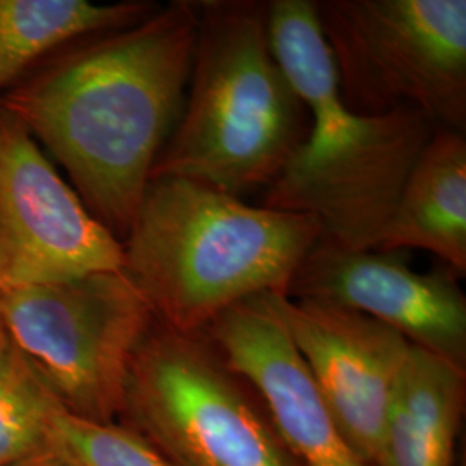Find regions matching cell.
Returning a JSON list of instances; mask_svg holds the SVG:
<instances>
[{"label": "cell", "mask_w": 466, "mask_h": 466, "mask_svg": "<svg viewBox=\"0 0 466 466\" xmlns=\"http://www.w3.org/2000/svg\"><path fill=\"white\" fill-rule=\"evenodd\" d=\"M5 339V327H4V318H2V302H0V344Z\"/></svg>", "instance_id": "ac0fdd59"}, {"label": "cell", "mask_w": 466, "mask_h": 466, "mask_svg": "<svg viewBox=\"0 0 466 466\" xmlns=\"http://www.w3.org/2000/svg\"><path fill=\"white\" fill-rule=\"evenodd\" d=\"M204 333L228 367L256 390L300 466H371L342 432L269 294L235 304Z\"/></svg>", "instance_id": "8fae6325"}, {"label": "cell", "mask_w": 466, "mask_h": 466, "mask_svg": "<svg viewBox=\"0 0 466 466\" xmlns=\"http://www.w3.org/2000/svg\"><path fill=\"white\" fill-rule=\"evenodd\" d=\"M319 237L313 218L252 206L185 178L156 177L121 242V269L159 323L204 332L242 300L285 296Z\"/></svg>", "instance_id": "3957f363"}, {"label": "cell", "mask_w": 466, "mask_h": 466, "mask_svg": "<svg viewBox=\"0 0 466 466\" xmlns=\"http://www.w3.org/2000/svg\"><path fill=\"white\" fill-rule=\"evenodd\" d=\"M121 267V242L0 106V290Z\"/></svg>", "instance_id": "ba28073f"}, {"label": "cell", "mask_w": 466, "mask_h": 466, "mask_svg": "<svg viewBox=\"0 0 466 466\" xmlns=\"http://www.w3.org/2000/svg\"><path fill=\"white\" fill-rule=\"evenodd\" d=\"M421 249L466 273V137L439 128L402 187L377 250Z\"/></svg>", "instance_id": "7c38bea8"}, {"label": "cell", "mask_w": 466, "mask_h": 466, "mask_svg": "<svg viewBox=\"0 0 466 466\" xmlns=\"http://www.w3.org/2000/svg\"><path fill=\"white\" fill-rule=\"evenodd\" d=\"M450 268L413 269L402 250H350L319 237L285 296L373 318L466 371V296Z\"/></svg>", "instance_id": "9c48e42d"}, {"label": "cell", "mask_w": 466, "mask_h": 466, "mask_svg": "<svg viewBox=\"0 0 466 466\" xmlns=\"http://www.w3.org/2000/svg\"><path fill=\"white\" fill-rule=\"evenodd\" d=\"M9 340L69 415L117 421L135 352L156 317L119 269L0 290Z\"/></svg>", "instance_id": "52a82bcc"}, {"label": "cell", "mask_w": 466, "mask_h": 466, "mask_svg": "<svg viewBox=\"0 0 466 466\" xmlns=\"http://www.w3.org/2000/svg\"><path fill=\"white\" fill-rule=\"evenodd\" d=\"M184 109L152 178L177 177L242 199L277 180L309 115L273 54L263 0H196Z\"/></svg>", "instance_id": "277c9868"}, {"label": "cell", "mask_w": 466, "mask_h": 466, "mask_svg": "<svg viewBox=\"0 0 466 466\" xmlns=\"http://www.w3.org/2000/svg\"><path fill=\"white\" fill-rule=\"evenodd\" d=\"M315 9L350 111L417 109L466 134L465 0H318Z\"/></svg>", "instance_id": "8992f818"}, {"label": "cell", "mask_w": 466, "mask_h": 466, "mask_svg": "<svg viewBox=\"0 0 466 466\" xmlns=\"http://www.w3.org/2000/svg\"><path fill=\"white\" fill-rule=\"evenodd\" d=\"M49 450L71 466H173L127 425L97 423L59 410L49 423Z\"/></svg>", "instance_id": "2e32d148"}, {"label": "cell", "mask_w": 466, "mask_h": 466, "mask_svg": "<svg viewBox=\"0 0 466 466\" xmlns=\"http://www.w3.org/2000/svg\"><path fill=\"white\" fill-rule=\"evenodd\" d=\"M196 40V0H173L52 52L0 97L119 242L182 115Z\"/></svg>", "instance_id": "6da1fadb"}, {"label": "cell", "mask_w": 466, "mask_h": 466, "mask_svg": "<svg viewBox=\"0 0 466 466\" xmlns=\"http://www.w3.org/2000/svg\"><path fill=\"white\" fill-rule=\"evenodd\" d=\"M9 466H71L63 456H59L56 451L44 450L35 452L32 456L17 461L15 465Z\"/></svg>", "instance_id": "e0dca14e"}, {"label": "cell", "mask_w": 466, "mask_h": 466, "mask_svg": "<svg viewBox=\"0 0 466 466\" xmlns=\"http://www.w3.org/2000/svg\"><path fill=\"white\" fill-rule=\"evenodd\" d=\"M350 446L377 465L383 423L411 344L373 318L317 300L269 294Z\"/></svg>", "instance_id": "30bf717a"}, {"label": "cell", "mask_w": 466, "mask_h": 466, "mask_svg": "<svg viewBox=\"0 0 466 466\" xmlns=\"http://www.w3.org/2000/svg\"><path fill=\"white\" fill-rule=\"evenodd\" d=\"M273 54L309 115V130L263 204L317 219L321 237L377 249L402 187L439 127L417 109L358 115L339 92L315 0H269Z\"/></svg>", "instance_id": "7a4b0ae2"}, {"label": "cell", "mask_w": 466, "mask_h": 466, "mask_svg": "<svg viewBox=\"0 0 466 466\" xmlns=\"http://www.w3.org/2000/svg\"><path fill=\"white\" fill-rule=\"evenodd\" d=\"M61 402L26 356L0 344V466L15 465L49 448V423Z\"/></svg>", "instance_id": "9a60e30c"}, {"label": "cell", "mask_w": 466, "mask_h": 466, "mask_svg": "<svg viewBox=\"0 0 466 466\" xmlns=\"http://www.w3.org/2000/svg\"><path fill=\"white\" fill-rule=\"evenodd\" d=\"M465 402L466 371L411 346L375 466H454Z\"/></svg>", "instance_id": "4fadbf2b"}, {"label": "cell", "mask_w": 466, "mask_h": 466, "mask_svg": "<svg viewBox=\"0 0 466 466\" xmlns=\"http://www.w3.org/2000/svg\"><path fill=\"white\" fill-rule=\"evenodd\" d=\"M117 421L173 466H300L209 337L157 319L135 352Z\"/></svg>", "instance_id": "5b68a950"}, {"label": "cell", "mask_w": 466, "mask_h": 466, "mask_svg": "<svg viewBox=\"0 0 466 466\" xmlns=\"http://www.w3.org/2000/svg\"><path fill=\"white\" fill-rule=\"evenodd\" d=\"M159 5L150 0H0V97L52 52L86 35L135 25Z\"/></svg>", "instance_id": "5bb4252c"}]
</instances>
